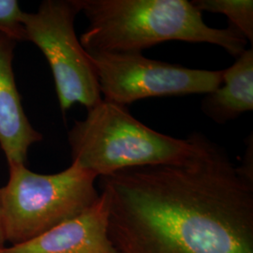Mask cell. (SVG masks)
<instances>
[{
  "instance_id": "obj_1",
  "label": "cell",
  "mask_w": 253,
  "mask_h": 253,
  "mask_svg": "<svg viewBox=\"0 0 253 253\" xmlns=\"http://www.w3.org/2000/svg\"><path fill=\"white\" fill-rule=\"evenodd\" d=\"M100 178L119 253H253V181L208 137L184 163Z\"/></svg>"
},
{
  "instance_id": "obj_2",
  "label": "cell",
  "mask_w": 253,
  "mask_h": 253,
  "mask_svg": "<svg viewBox=\"0 0 253 253\" xmlns=\"http://www.w3.org/2000/svg\"><path fill=\"white\" fill-rule=\"evenodd\" d=\"M88 27L80 37L86 52L142 53L165 42L210 43L234 57L248 41L229 24L209 27L203 14L187 0H76Z\"/></svg>"
},
{
  "instance_id": "obj_3",
  "label": "cell",
  "mask_w": 253,
  "mask_h": 253,
  "mask_svg": "<svg viewBox=\"0 0 253 253\" xmlns=\"http://www.w3.org/2000/svg\"><path fill=\"white\" fill-rule=\"evenodd\" d=\"M206 136L186 139L161 133L126 108L102 99L68 133L73 163L98 177L128 168L184 163L198 153Z\"/></svg>"
},
{
  "instance_id": "obj_4",
  "label": "cell",
  "mask_w": 253,
  "mask_h": 253,
  "mask_svg": "<svg viewBox=\"0 0 253 253\" xmlns=\"http://www.w3.org/2000/svg\"><path fill=\"white\" fill-rule=\"evenodd\" d=\"M0 189L6 242L23 244L78 216L99 199L98 176L75 163L64 171L42 174L25 164L9 166Z\"/></svg>"
},
{
  "instance_id": "obj_5",
  "label": "cell",
  "mask_w": 253,
  "mask_h": 253,
  "mask_svg": "<svg viewBox=\"0 0 253 253\" xmlns=\"http://www.w3.org/2000/svg\"><path fill=\"white\" fill-rule=\"evenodd\" d=\"M79 12L76 0H45L24 18L27 41L42 51L51 68L63 113L76 103L88 110L102 100L94 67L75 33Z\"/></svg>"
},
{
  "instance_id": "obj_6",
  "label": "cell",
  "mask_w": 253,
  "mask_h": 253,
  "mask_svg": "<svg viewBox=\"0 0 253 253\" xmlns=\"http://www.w3.org/2000/svg\"><path fill=\"white\" fill-rule=\"evenodd\" d=\"M87 54L102 99L124 106L146 98L208 94L222 84L223 71L189 69L142 53Z\"/></svg>"
},
{
  "instance_id": "obj_7",
  "label": "cell",
  "mask_w": 253,
  "mask_h": 253,
  "mask_svg": "<svg viewBox=\"0 0 253 253\" xmlns=\"http://www.w3.org/2000/svg\"><path fill=\"white\" fill-rule=\"evenodd\" d=\"M0 253H119L109 235V206L101 192L90 208L23 244Z\"/></svg>"
},
{
  "instance_id": "obj_8",
  "label": "cell",
  "mask_w": 253,
  "mask_h": 253,
  "mask_svg": "<svg viewBox=\"0 0 253 253\" xmlns=\"http://www.w3.org/2000/svg\"><path fill=\"white\" fill-rule=\"evenodd\" d=\"M16 42L0 34V147L8 165L25 164L29 147L42 135L29 122L12 70Z\"/></svg>"
},
{
  "instance_id": "obj_9",
  "label": "cell",
  "mask_w": 253,
  "mask_h": 253,
  "mask_svg": "<svg viewBox=\"0 0 253 253\" xmlns=\"http://www.w3.org/2000/svg\"><path fill=\"white\" fill-rule=\"evenodd\" d=\"M202 112L216 122L225 124L253 110V49H246L235 62L223 70L222 84L202 101Z\"/></svg>"
},
{
  "instance_id": "obj_10",
  "label": "cell",
  "mask_w": 253,
  "mask_h": 253,
  "mask_svg": "<svg viewBox=\"0 0 253 253\" xmlns=\"http://www.w3.org/2000/svg\"><path fill=\"white\" fill-rule=\"evenodd\" d=\"M191 3L203 11L225 15L230 25L237 28L248 42L253 43V0H194Z\"/></svg>"
},
{
  "instance_id": "obj_11",
  "label": "cell",
  "mask_w": 253,
  "mask_h": 253,
  "mask_svg": "<svg viewBox=\"0 0 253 253\" xmlns=\"http://www.w3.org/2000/svg\"><path fill=\"white\" fill-rule=\"evenodd\" d=\"M25 11L16 0H0V34L17 42L27 41Z\"/></svg>"
},
{
  "instance_id": "obj_12",
  "label": "cell",
  "mask_w": 253,
  "mask_h": 253,
  "mask_svg": "<svg viewBox=\"0 0 253 253\" xmlns=\"http://www.w3.org/2000/svg\"><path fill=\"white\" fill-rule=\"evenodd\" d=\"M6 236H5V229L3 222V214H2V206L0 200V251H2L6 246Z\"/></svg>"
}]
</instances>
